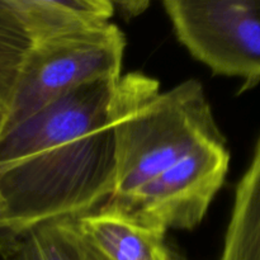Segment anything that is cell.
<instances>
[{
  "instance_id": "cell-1",
  "label": "cell",
  "mask_w": 260,
  "mask_h": 260,
  "mask_svg": "<svg viewBox=\"0 0 260 260\" xmlns=\"http://www.w3.org/2000/svg\"><path fill=\"white\" fill-rule=\"evenodd\" d=\"M117 80L80 86L0 135V197L14 241L43 223L79 220L112 197Z\"/></svg>"
},
{
  "instance_id": "cell-2",
  "label": "cell",
  "mask_w": 260,
  "mask_h": 260,
  "mask_svg": "<svg viewBox=\"0 0 260 260\" xmlns=\"http://www.w3.org/2000/svg\"><path fill=\"white\" fill-rule=\"evenodd\" d=\"M142 73L121 75L111 103L116 182L112 197H128L207 142L223 139L200 81L190 79L167 91Z\"/></svg>"
},
{
  "instance_id": "cell-3",
  "label": "cell",
  "mask_w": 260,
  "mask_h": 260,
  "mask_svg": "<svg viewBox=\"0 0 260 260\" xmlns=\"http://www.w3.org/2000/svg\"><path fill=\"white\" fill-rule=\"evenodd\" d=\"M124 48L123 32L109 22L33 42L0 135L80 86L121 78Z\"/></svg>"
},
{
  "instance_id": "cell-4",
  "label": "cell",
  "mask_w": 260,
  "mask_h": 260,
  "mask_svg": "<svg viewBox=\"0 0 260 260\" xmlns=\"http://www.w3.org/2000/svg\"><path fill=\"white\" fill-rule=\"evenodd\" d=\"M179 42L248 90L260 81V0H161Z\"/></svg>"
},
{
  "instance_id": "cell-5",
  "label": "cell",
  "mask_w": 260,
  "mask_h": 260,
  "mask_svg": "<svg viewBox=\"0 0 260 260\" xmlns=\"http://www.w3.org/2000/svg\"><path fill=\"white\" fill-rule=\"evenodd\" d=\"M230 164L226 140L196 147L156 177L118 201H107L149 225L192 230L205 218Z\"/></svg>"
},
{
  "instance_id": "cell-6",
  "label": "cell",
  "mask_w": 260,
  "mask_h": 260,
  "mask_svg": "<svg viewBox=\"0 0 260 260\" xmlns=\"http://www.w3.org/2000/svg\"><path fill=\"white\" fill-rule=\"evenodd\" d=\"M81 235L108 260H187L167 243V230L106 202L79 220Z\"/></svg>"
},
{
  "instance_id": "cell-7",
  "label": "cell",
  "mask_w": 260,
  "mask_h": 260,
  "mask_svg": "<svg viewBox=\"0 0 260 260\" xmlns=\"http://www.w3.org/2000/svg\"><path fill=\"white\" fill-rule=\"evenodd\" d=\"M0 7L18 20L33 42L109 22V0H0Z\"/></svg>"
},
{
  "instance_id": "cell-8",
  "label": "cell",
  "mask_w": 260,
  "mask_h": 260,
  "mask_svg": "<svg viewBox=\"0 0 260 260\" xmlns=\"http://www.w3.org/2000/svg\"><path fill=\"white\" fill-rule=\"evenodd\" d=\"M220 260H260V139L236 188Z\"/></svg>"
},
{
  "instance_id": "cell-9",
  "label": "cell",
  "mask_w": 260,
  "mask_h": 260,
  "mask_svg": "<svg viewBox=\"0 0 260 260\" xmlns=\"http://www.w3.org/2000/svg\"><path fill=\"white\" fill-rule=\"evenodd\" d=\"M76 220L43 223L28 231L3 260H83V244Z\"/></svg>"
},
{
  "instance_id": "cell-10",
  "label": "cell",
  "mask_w": 260,
  "mask_h": 260,
  "mask_svg": "<svg viewBox=\"0 0 260 260\" xmlns=\"http://www.w3.org/2000/svg\"><path fill=\"white\" fill-rule=\"evenodd\" d=\"M33 40L10 14L0 15V129Z\"/></svg>"
},
{
  "instance_id": "cell-11",
  "label": "cell",
  "mask_w": 260,
  "mask_h": 260,
  "mask_svg": "<svg viewBox=\"0 0 260 260\" xmlns=\"http://www.w3.org/2000/svg\"><path fill=\"white\" fill-rule=\"evenodd\" d=\"M114 8H118L126 18L139 17L147 10L152 0H109Z\"/></svg>"
},
{
  "instance_id": "cell-12",
  "label": "cell",
  "mask_w": 260,
  "mask_h": 260,
  "mask_svg": "<svg viewBox=\"0 0 260 260\" xmlns=\"http://www.w3.org/2000/svg\"><path fill=\"white\" fill-rule=\"evenodd\" d=\"M18 243L13 240L7 231V223H5V211L3 200L0 197V255L4 258L9 253H12L17 248Z\"/></svg>"
},
{
  "instance_id": "cell-13",
  "label": "cell",
  "mask_w": 260,
  "mask_h": 260,
  "mask_svg": "<svg viewBox=\"0 0 260 260\" xmlns=\"http://www.w3.org/2000/svg\"><path fill=\"white\" fill-rule=\"evenodd\" d=\"M81 239H83V241H81V244H83V260H108L95 246L91 245L83 235H81Z\"/></svg>"
},
{
  "instance_id": "cell-14",
  "label": "cell",
  "mask_w": 260,
  "mask_h": 260,
  "mask_svg": "<svg viewBox=\"0 0 260 260\" xmlns=\"http://www.w3.org/2000/svg\"><path fill=\"white\" fill-rule=\"evenodd\" d=\"M2 14H9V13H8L5 9H3L2 7H0V15H2ZM12 17H13V15H12Z\"/></svg>"
}]
</instances>
